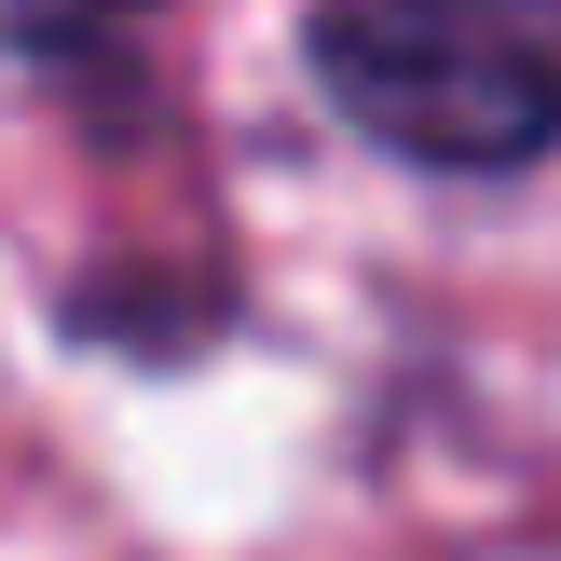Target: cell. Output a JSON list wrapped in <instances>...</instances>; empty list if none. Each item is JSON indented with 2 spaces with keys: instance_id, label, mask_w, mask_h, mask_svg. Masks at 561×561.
Instances as JSON below:
<instances>
[{
  "instance_id": "1",
  "label": "cell",
  "mask_w": 561,
  "mask_h": 561,
  "mask_svg": "<svg viewBox=\"0 0 561 561\" xmlns=\"http://www.w3.org/2000/svg\"><path fill=\"white\" fill-rule=\"evenodd\" d=\"M316 82L398 164L507 179L561 151V0H329Z\"/></svg>"
},
{
  "instance_id": "2",
  "label": "cell",
  "mask_w": 561,
  "mask_h": 561,
  "mask_svg": "<svg viewBox=\"0 0 561 561\" xmlns=\"http://www.w3.org/2000/svg\"><path fill=\"white\" fill-rule=\"evenodd\" d=\"M55 14H82V0H0V27H55Z\"/></svg>"
}]
</instances>
